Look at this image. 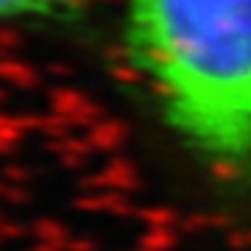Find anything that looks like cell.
I'll use <instances>...</instances> for the list:
<instances>
[{"instance_id": "obj_1", "label": "cell", "mask_w": 251, "mask_h": 251, "mask_svg": "<svg viewBox=\"0 0 251 251\" xmlns=\"http://www.w3.org/2000/svg\"><path fill=\"white\" fill-rule=\"evenodd\" d=\"M123 53L206 173L251 187V0H123Z\"/></svg>"}, {"instance_id": "obj_2", "label": "cell", "mask_w": 251, "mask_h": 251, "mask_svg": "<svg viewBox=\"0 0 251 251\" xmlns=\"http://www.w3.org/2000/svg\"><path fill=\"white\" fill-rule=\"evenodd\" d=\"M84 0H0V23H45L62 20Z\"/></svg>"}]
</instances>
